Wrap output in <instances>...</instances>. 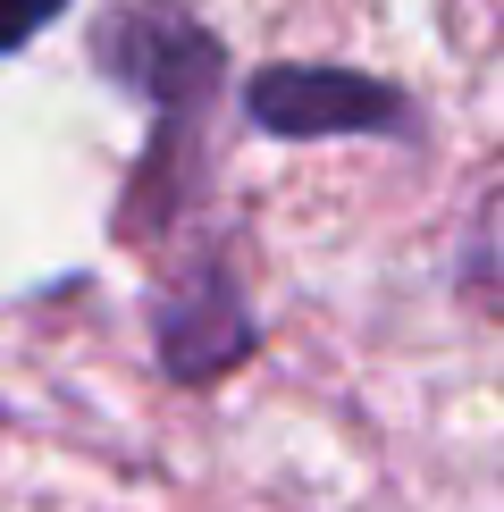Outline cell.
Segmentation results:
<instances>
[{"instance_id":"cell-1","label":"cell","mask_w":504,"mask_h":512,"mask_svg":"<svg viewBox=\"0 0 504 512\" xmlns=\"http://www.w3.org/2000/svg\"><path fill=\"white\" fill-rule=\"evenodd\" d=\"M93 59L110 76H126L135 93H152L160 110H177V118H194V101L210 93V76H219V42H210L185 9H168V0L118 9V26L93 42Z\"/></svg>"},{"instance_id":"cell-2","label":"cell","mask_w":504,"mask_h":512,"mask_svg":"<svg viewBox=\"0 0 504 512\" xmlns=\"http://www.w3.org/2000/svg\"><path fill=\"white\" fill-rule=\"evenodd\" d=\"M252 118L269 135H404L412 126L395 84H370L345 68H261L252 76Z\"/></svg>"},{"instance_id":"cell-3","label":"cell","mask_w":504,"mask_h":512,"mask_svg":"<svg viewBox=\"0 0 504 512\" xmlns=\"http://www.w3.org/2000/svg\"><path fill=\"white\" fill-rule=\"evenodd\" d=\"M160 345H168V361H177L185 378H202V370H219V361H236V353L252 345V328H244V311L227 303L219 286H210L194 311H168Z\"/></svg>"},{"instance_id":"cell-4","label":"cell","mask_w":504,"mask_h":512,"mask_svg":"<svg viewBox=\"0 0 504 512\" xmlns=\"http://www.w3.org/2000/svg\"><path fill=\"white\" fill-rule=\"evenodd\" d=\"M68 9V0H0V51H17V42H34L51 17Z\"/></svg>"}]
</instances>
